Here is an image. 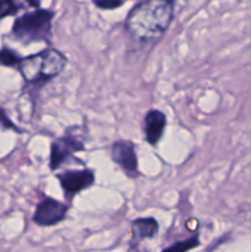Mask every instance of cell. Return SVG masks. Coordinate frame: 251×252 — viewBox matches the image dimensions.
Listing matches in <instances>:
<instances>
[{"label": "cell", "mask_w": 251, "mask_h": 252, "mask_svg": "<svg viewBox=\"0 0 251 252\" xmlns=\"http://www.w3.org/2000/svg\"><path fill=\"white\" fill-rule=\"evenodd\" d=\"M166 116L159 110H150L144 116V138L150 145H157L164 134Z\"/></svg>", "instance_id": "obj_8"}, {"label": "cell", "mask_w": 251, "mask_h": 252, "mask_svg": "<svg viewBox=\"0 0 251 252\" xmlns=\"http://www.w3.org/2000/svg\"><path fill=\"white\" fill-rule=\"evenodd\" d=\"M199 246L198 236H192V238L186 239V240L177 241V243L172 244L169 248L164 249L161 252H188L192 249Z\"/></svg>", "instance_id": "obj_10"}, {"label": "cell", "mask_w": 251, "mask_h": 252, "mask_svg": "<svg viewBox=\"0 0 251 252\" xmlns=\"http://www.w3.org/2000/svg\"><path fill=\"white\" fill-rule=\"evenodd\" d=\"M54 12L51 10L37 9L17 17L12 26V34L24 44L33 42L51 43L52 21Z\"/></svg>", "instance_id": "obj_3"}, {"label": "cell", "mask_w": 251, "mask_h": 252, "mask_svg": "<svg viewBox=\"0 0 251 252\" xmlns=\"http://www.w3.org/2000/svg\"><path fill=\"white\" fill-rule=\"evenodd\" d=\"M21 58L22 57H20L19 54H17V52L12 51L9 47H2V48L0 49V64H1V65L16 68Z\"/></svg>", "instance_id": "obj_11"}, {"label": "cell", "mask_w": 251, "mask_h": 252, "mask_svg": "<svg viewBox=\"0 0 251 252\" xmlns=\"http://www.w3.org/2000/svg\"><path fill=\"white\" fill-rule=\"evenodd\" d=\"M68 59L62 52L54 48H46L36 54L22 57L16 69L24 80L32 86H43L58 76L65 68Z\"/></svg>", "instance_id": "obj_2"}, {"label": "cell", "mask_w": 251, "mask_h": 252, "mask_svg": "<svg viewBox=\"0 0 251 252\" xmlns=\"http://www.w3.org/2000/svg\"><path fill=\"white\" fill-rule=\"evenodd\" d=\"M21 9L19 0H0V20L12 16Z\"/></svg>", "instance_id": "obj_12"}, {"label": "cell", "mask_w": 251, "mask_h": 252, "mask_svg": "<svg viewBox=\"0 0 251 252\" xmlns=\"http://www.w3.org/2000/svg\"><path fill=\"white\" fill-rule=\"evenodd\" d=\"M126 0H93L94 4L102 10H113L122 6Z\"/></svg>", "instance_id": "obj_13"}, {"label": "cell", "mask_w": 251, "mask_h": 252, "mask_svg": "<svg viewBox=\"0 0 251 252\" xmlns=\"http://www.w3.org/2000/svg\"><path fill=\"white\" fill-rule=\"evenodd\" d=\"M0 126H2L4 128H7V129H14L16 130V132H21V130L9 120V117L5 115L4 110H2L1 107H0Z\"/></svg>", "instance_id": "obj_14"}, {"label": "cell", "mask_w": 251, "mask_h": 252, "mask_svg": "<svg viewBox=\"0 0 251 252\" xmlns=\"http://www.w3.org/2000/svg\"><path fill=\"white\" fill-rule=\"evenodd\" d=\"M59 184L65 199L69 202L78 193L86 189H90L95 184V174L93 170H66V171L57 174Z\"/></svg>", "instance_id": "obj_5"}, {"label": "cell", "mask_w": 251, "mask_h": 252, "mask_svg": "<svg viewBox=\"0 0 251 252\" xmlns=\"http://www.w3.org/2000/svg\"><path fill=\"white\" fill-rule=\"evenodd\" d=\"M85 150V137L80 133V128L73 126L68 128L64 135L57 138L51 144L49 169L56 171L75 153Z\"/></svg>", "instance_id": "obj_4"}, {"label": "cell", "mask_w": 251, "mask_h": 252, "mask_svg": "<svg viewBox=\"0 0 251 252\" xmlns=\"http://www.w3.org/2000/svg\"><path fill=\"white\" fill-rule=\"evenodd\" d=\"M111 158L129 177H137L138 158L135 154V145L129 140H117L111 148Z\"/></svg>", "instance_id": "obj_7"}, {"label": "cell", "mask_w": 251, "mask_h": 252, "mask_svg": "<svg viewBox=\"0 0 251 252\" xmlns=\"http://www.w3.org/2000/svg\"><path fill=\"white\" fill-rule=\"evenodd\" d=\"M175 0H144L128 14V37L142 47H152L164 36L174 20Z\"/></svg>", "instance_id": "obj_1"}, {"label": "cell", "mask_w": 251, "mask_h": 252, "mask_svg": "<svg viewBox=\"0 0 251 252\" xmlns=\"http://www.w3.org/2000/svg\"><path fill=\"white\" fill-rule=\"evenodd\" d=\"M132 246H137L145 239H153L159 233V224L154 218H137L130 223Z\"/></svg>", "instance_id": "obj_9"}, {"label": "cell", "mask_w": 251, "mask_h": 252, "mask_svg": "<svg viewBox=\"0 0 251 252\" xmlns=\"http://www.w3.org/2000/svg\"><path fill=\"white\" fill-rule=\"evenodd\" d=\"M69 206L52 197H44L36 207L32 220L39 226H53L66 218Z\"/></svg>", "instance_id": "obj_6"}]
</instances>
